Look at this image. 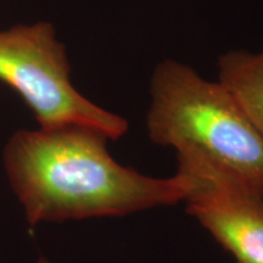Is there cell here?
<instances>
[{"mask_svg": "<svg viewBox=\"0 0 263 263\" xmlns=\"http://www.w3.org/2000/svg\"><path fill=\"white\" fill-rule=\"evenodd\" d=\"M107 140L101 132L81 126L22 129L9 138L5 172L29 226L127 216L186 199L184 174H141L118 163Z\"/></svg>", "mask_w": 263, "mask_h": 263, "instance_id": "obj_1", "label": "cell"}, {"mask_svg": "<svg viewBox=\"0 0 263 263\" xmlns=\"http://www.w3.org/2000/svg\"><path fill=\"white\" fill-rule=\"evenodd\" d=\"M150 94L153 143L196 154L263 196V138L219 82L167 59L154 70Z\"/></svg>", "mask_w": 263, "mask_h": 263, "instance_id": "obj_2", "label": "cell"}, {"mask_svg": "<svg viewBox=\"0 0 263 263\" xmlns=\"http://www.w3.org/2000/svg\"><path fill=\"white\" fill-rule=\"evenodd\" d=\"M70 73L66 48L50 22L0 29V82L25 101L39 128L88 127L111 140L124 136L127 121L82 95Z\"/></svg>", "mask_w": 263, "mask_h": 263, "instance_id": "obj_3", "label": "cell"}, {"mask_svg": "<svg viewBox=\"0 0 263 263\" xmlns=\"http://www.w3.org/2000/svg\"><path fill=\"white\" fill-rule=\"evenodd\" d=\"M177 171L189 180L186 212L235 263H263V196L188 151L177 153Z\"/></svg>", "mask_w": 263, "mask_h": 263, "instance_id": "obj_4", "label": "cell"}, {"mask_svg": "<svg viewBox=\"0 0 263 263\" xmlns=\"http://www.w3.org/2000/svg\"><path fill=\"white\" fill-rule=\"evenodd\" d=\"M218 82L263 138V50H230L218 60Z\"/></svg>", "mask_w": 263, "mask_h": 263, "instance_id": "obj_5", "label": "cell"}, {"mask_svg": "<svg viewBox=\"0 0 263 263\" xmlns=\"http://www.w3.org/2000/svg\"><path fill=\"white\" fill-rule=\"evenodd\" d=\"M37 263H52V262H50V261H49V259H47L45 257H41V258L38 259Z\"/></svg>", "mask_w": 263, "mask_h": 263, "instance_id": "obj_6", "label": "cell"}]
</instances>
